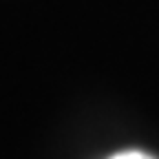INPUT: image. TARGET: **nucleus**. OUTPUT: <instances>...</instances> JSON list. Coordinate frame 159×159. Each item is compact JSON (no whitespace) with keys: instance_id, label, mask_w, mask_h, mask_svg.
<instances>
[{"instance_id":"obj_1","label":"nucleus","mask_w":159,"mask_h":159,"mask_svg":"<svg viewBox=\"0 0 159 159\" xmlns=\"http://www.w3.org/2000/svg\"><path fill=\"white\" fill-rule=\"evenodd\" d=\"M108 159H157V157H152V155H148L144 150H122V152H117V155H113Z\"/></svg>"}]
</instances>
